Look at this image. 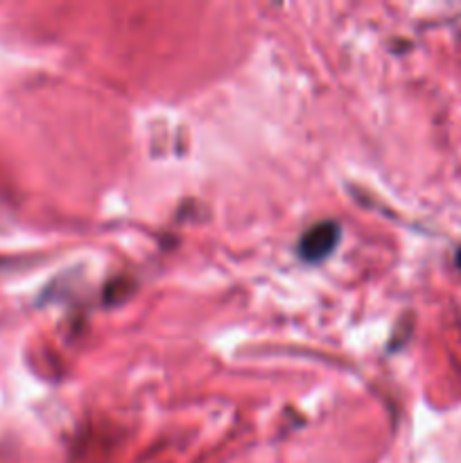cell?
I'll return each instance as SVG.
<instances>
[{
  "label": "cell",
  "mask_w": 461,
  "mask_h": 463,
  "mask_svg": "<svg viewBox=\"0 0 461 463\" xmlns=\"http://www.w3.org/2000/svg\"><path fill=\"white\" fill-rule=\"evenodd\" d=\"M339 238L337 224L333 222H321V224L312 226L306 235L301 238V244H298V251L306 260H321L324 256H328L334 249Z\"/></svg>",
  "instance_id": "1"
},
{
  "label": "cell",
  "mask_w": 461,
  "mask_h": 463,
  "mask_svg": "<svg viewBox=\"0 0 461 463\" xmlns=\"http://www.w3.org/2000/svg\"><path fill=\"white\" fill-rule=\"evenodd\" d=\"M456 265H459V269H461V249H459V253H456Z\"/></svg>",
  "instance_id": "2"
}]
</instances>
